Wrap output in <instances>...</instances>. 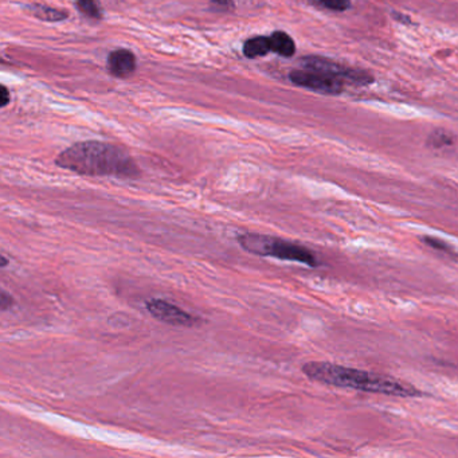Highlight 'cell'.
I'll return each instance as SVG.
<instances>
[{"label": "cell", "mask_w": 458, "mask_h": 458, "mask_svg": "<svg viewBox=\"0 0 458 458\" xmlns=\"http://www.w3.org/2000/svg\"><path fill=\"white\" fill-rule=\"evenodd\" d=\"M55 164L85 176H139V170L128 153L100 141H84L71 146L55 159Z\"/></svg>", "instance_id": "obj_1"}, {"label": "cell", "mask_w": 458, "mask_h": 458, "mask_svg": "<svg viewBox=\"0 0 458 458\" xmlns=\"http://www.w3.org/2000/svg\"><path fill=\"white\" fill-rule=\"evenodd\" d=\"M303 372L315 382L336 387L355 389L394 396H415L421 394L413 386L402 383L400 380H396L390 376L360 371L337 366L329 362H309L303 366Z\"/></svg>", "instance_id": "obj_2"}, {"label": "cell", "mask_w": 458, "mask_h": 458, "mask_svg": "<svg viewBox=\"0 0 458 458\" xmlns=\"http://www.w3.org/2000/svg\"><path fill=\"white\" fill-rule=\"evenodd\" d=\"M240 247L254 256L273 257L284 261L300 262L308 266H317V258L313 252L296 242L256 233H245L237 237Z\"/></svg>", "instance_id": "obj_3"}, {"label": "cell", "mask_w": 458, "mask_h": 458, "mask_svg": "<svg viewBox=\"0 0 458 458\" xmlns=\"http://www.w3.org/2000/svg\"><path fill=\"white\" fill-rule=\"evenodd\" d=\"M146 308L153 317H156L157 320H160L166 324H170V326L197 327L203 323V320L200 317H197L166 300L151 299L146 303Z\"/></svg>", "instance_id": "obj_4"}, {"label": "cell", "mask_w": 458, "mask_h": 458, "mask_svg": "<svg viewBox=\"0 0 458 458\" xmlns=\"http://www.w3.org/2000/svg\"><path fill=\"white\" fill-rule=\"evenodd\" d=\"M290 80L300 87L324 94H339L343 91V81L316 70H294L290 73Z\"/></svg>", "instance_id": "obj_5"}, {"label": "cell", "mask_w": 458, "mask_h": 458, "mask_svg": "<svg viewBox=\"0 0 458 458\" xmlns=\"http://www.w3.org/2000/svg\"><path fill=\"white\" fill-rule=\"evenodd\" d=\"M303 65L306 69H310V70H316V71H322L326 73L329 76H333L342 81L347 80L355 84H370L372 81L371 76H369L364 71H359V70H352V69H347L343 66L337 65L329 60H324V58H319V57H309L303 61Z\"/></svg>", "instance_id": "obj_6"}, {"label": "cell", "mask_w": 458, "mask_h": 458, "mask_svg": "<svg viewBox=\"0 0 458 458\" xmlns=\"http://www.w3.org/2000/svg\"><path fill=\"white\" fill-rule=\"evenodd\" d=\"M110 73L116 77H128L136 69V58L128 50H116L109 55Z\"/></svg>", "instance_id": "obj_7"}, {"label": "cell", "mask_w": 458, "mask_h": 458, "mask_svg": "<svg viewBox=\"0 0 458 458\" xmlns=\"http://www.w3.org/2000/svg\"><path fill=\"white\" fill-rule=\"evenodd\" d=\"M269 39H270L272 51H274L283 57H292L294 54V51H296L294 42L284 31L273 33V35Z\"/></svg>", "instance_id": "obj_8"}, {"label": "cell", "mask_w": 458, "mask_h": 458, "mask_svg": "<svg viewBox=\"0 0 458 458\" xmlns=\"http://www.w3.org/2000/svg\"><path fill=\"white\" fill-rule=\"evenodd\" d=\"M269 51H272L270 47V39L266 37H256L249 39L245 46H243V54L247 58H257V57H262L265 54H267Z\"/></svg>", "instance_id": "obj_9"}, {"label": "cell", "mask_w": 458, "mask_h": 458, "mask_svg": "<svg viewBox=\"0 0 458 458\" xmlns=\"http://www.w3.org/2000/svg\"><path fill=\"white\" fill-rule=\"evenodd\" d=\"M34 14L44 19V21H50V22H57V21H62L67 17L66 11H58L46 6H35L34 7Z\"/></svg>", "instance_id": "obj_10"}, {"label": "cell", "mask_w": 458, "mask_h": 458, "mask_svg": "<svg viewBox=\"0 0 458 458\" xmlns=\"http://www.w3.org/2000/svg\"><path fill=\"white\" fill-rule=\"evenodd\" d=\"M77 7L89 18L93 19L101 18V7L97 0H77Z\"/></svg>", "instance_id": "obj_11"}, {"label": "cell", "mask_w": 458, "mask_h": 458, "mask_svg": "<svg viewBox=\"0 0 458 458\" xmlns=\"http://www.w3.org/2000/svg\"><path fill=\"white\" fill-rule=\"evenodd\" d=\"M313 1L327 10L336 12L346 11L351 7V0H313Z\"/></svg>", "instance_id": "obj_12"}, {"label": "cell", "mask_w": 458, "mask_h": 458, "mask_svg": "<svg viewBox=\"0 0 458 458\" xmlns=\"http://www.w3.org/2000/svg\"><path fill=\"white\" fill-rule=\"evenodd\" d=\"M14 299H12V296L11 294H8L6 290H1V293H0V309L3 310V312H6L7 309H10L11 306H14Z\"/></svg>", "instance_id": "obj_13"}, {"label": "cell", "mask_w": 458, "mask_h": 458, "mask_svg": "<svg viewBox=\"0 0 458 458\" xmlns=\"http://www.w3.org/2000/svg\"><path fill=\"white\" fill-rule=\"evenodd\" d=\"M423 242H425L428 246L433 247V249H438V250H446V252H449V250H450V247H449V246H448L445 242L437 240V238H432V237H425V238H423Z\"/></svg>", "instance_id": "obj_14"}, {"label": "cell", "mask_w": 458, "mask_h": 458, "mask_svg": "<svg viewBox=\"0 0 458 458\" xmlns=\"http://www.w3.org/2000/svg\"><path fill=\"white\" fill-rule=\"evenodd\" d=\"M211 4L214 6L215 10H222V11H227L229 8L233 7V0H213Z\"/></svg>", "instance_id": "obj_15"}, {"label": "cell", "mask_w": 458, "mask_h": 458, "mask_svg": "<svg viewBox=\"0 0 458 458\" xmlns=\"http://www.w3.org/2000/svg\"><path fill=\"white\" fill-rule=\"evenodd\" d=\"M1 98H3L1 105H3V107L7 105V104H8V91H7V89L4 87H1Z\"/></svg>", "instance_id": "obj_16"}, {"label": "cell", "mask_w": 458, "mask_h": 458, "mask_svg": "<svg viewBox=\"0 0 458 458\" xmlns=\"http://www.w3.org/2000/svg\"><path fill=\"white\" fill-rule=\"evenodd\" d=\"M8 265V261L6 258V256H1V267H6Z\"/></svg>", "instance_id": "obj_17"}]
</instances>
